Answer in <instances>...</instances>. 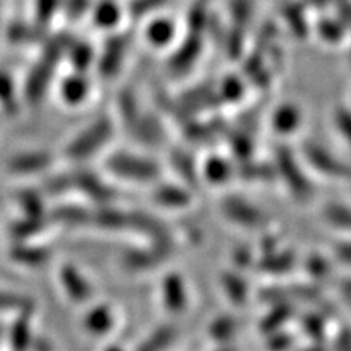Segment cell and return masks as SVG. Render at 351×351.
Instances as JSON below:
<instances>
[{
	"instance_id": "9a60e30c",
	"label": "cell",
	"mask_w": 351,
	"mask_h": 351,
	"mask_svg": "<svg viewBox=\"0 0 351 351\" xmlns=\"http://www.w3.org/2000/svg\"><path fill=\"white\" fill-rule=\"evenodd\" d=\"M176 328L171 324H164L151 331L139 344L136 351H166L174 341Z\"/></svg>"
},
{
	"instance_id": "9c48e42d",
	"label": "cell",
	"mask_w": 351,
	"mask_h": 351,
	"mask_svg": "<svg viewBox=\"0 0 351 351\" xmlns=\"http://www.w3.org/2000/svg\"><path fill=\"white\" fill-rule=\"evenodd\" d=\"M197 170H199V179H204L214 188H223L236 178L234 164L217 152L210 154L202 164H197Z\"/></svg>"
},
{
	"instance_id": "5bb4252c",
	"label": "cell",
	"mask_w": 351,
	"mask_h": 351,
	"mask_svg": "<svg viewBox=\"0 0 351 351\" xmlns=\"http://www.w3.org/2000/svg\"><path fill=\"white\" fill-rule=\"evenodd\" d=\"M49 250L38 245H28V241H16L15 246L10 250V258L19 265L25 267H40L44 262L49 261Z\"/></svg>"
},
{
	"instance_id": "ba28073f",
	"label": "cell",
	"mask_w": 351,
	"mask_h": 351,
	"mask_svg": "<svg viewBox=\"0 0 351 351\" xmlns=\"http://www.w3.org/2000/svg\"><path fill=\"white\" fill-rule=\"evenodd\" d=\"M151 197L162 210H183L192 204L191 188L182 183H162L160 180L152 184Z\"/></svg>"
},
{
	"instance_id": "d4e9b609",
	"label": "cell",
	"mask_w": 351,
	"mask_h": 351,
	"mask_svg": "<svg viewBox=\"0 0 351 351\" xmlns=\"http://www.w3.org/2000/svg\"><path fill=\"white\" fill-rule=\"evenodd\" d=\"M5 332H6V326L0 324V343H2L5 339Z\"/></svg>"
},
{
	"instance_id": "2e32d148",
	"label": "cell",
	"mask_w": 351,
	"mask_h": 351,
	"mask_svg": "<svg viewBox=\"0 0 351 351\" xmlns=\"http://www.w3.org/2000/svg\"><path fill=\"white\" fill-rule=\"evenodd\" d=\"M302 116L295 107H281L272 117V128L280 136H290L299 130Z\"/></svg>"
},
{
	"instance_id": "ac0fdd59",
	"label": "cell",
	"mask_w": 351,
	"mask_h": 351,
	"mask_svg": "<svg viewBox=\"0 0 351 351\" xmlns=\"http://www.w3.org/2000/svg\"><path fill=\"white\" fill-rule=\"evenodd\" d=\"M224 289H226V294L230 300H233L234 303L243 302L247 298V284L240 280L237 276H232L227 277L224 280Z\"/></svg>"
},
{
	"instance_id": "7a4b0ae2",
	"label": "cell",
	"mask_w": 351,
	"mask_h": 351,
	"mask_svg": "<svg viewBox=\"0 0 351 351\" xmlns=\"http://www.w3.org/2000/svg\"><path fill=\"white\" fill-rule=\"evenodd\" d=\"M276 178L295 201L306 202L313 193L311 171L307 170L300 154H294L289 148H280L274 157Z\"/></svg>"
},
{
	"instance_id": "44dd1931",
	"label": "cell",
	"mask_w": 351,
	"mask_h": 351,
	"mask_svg": "<svg viewBox=\"0 0 351 351\" xmlns=\"http://www.w3.org/2000/svg\"><path fill=\"white\" fill-rule=\"evenodd\" d=\"M306 269L309 271L313 277H322L329 272V262L324 256H309L306 259Z\"/></svg>"
},
{
	"instance_id": "cb8c5ba5",
	"label": "cell",
	"mask_w": 351,
	"mask_h": 351,
	"mask_svg": "<svg viewBox=\"0 0 351 351\" xmlns=\"http://www.w3.org/2000/svg\"><path fill=\"white\" fill-rule=\"evenodd\" d=\"M103 351H126L123 347L120 346H116V344H112V346H107Z\"/></svg>"
},
{
	"instance_id": "52a82bcc",
	"label": "cell",
	"mask_w": 351,
	"mask_h": 351,
	"mask_svg": "<svg viewBox=\"0 0 351 351\" xmlns=\"http://www.w3.org/2000/svg\"><path fill=\"white\" fill-rule=\"evenodd\" d=\"M59 282L66 298L73 303H85L93 299L94 285L81 269L66 263L59 271Z\"/></svg>"
},
{
	"instance_id": "8992f818",
	"label": "cell",
	"mask_w": 351,
	"mask_h": 351,
	"mask_svg": "<svg viewBox=\"0 0 351 351\" xmlns=\"http://www.w3.org/2000/svg\"><path fill=\"white\" fill-rule=\"evenodd\" d=\"M160 303L170 316H179L191 306V291L186 280L178 272H170L160 284Z\"/></svg>"
},
{
	"instance_id": "603a6c76",
	"label": "cell",
	"mask_w": 351,
	"mask_h": 351,
	"mask_svg": "<svg viewBox=\"0 0 351 351\" xmlns=\"http://www.w3.org/2000/svg\"><path fill=\"white\" fill-rule=\"evenodd\" d=\"M334 255L339 263L351 267V237H344L343 241H339L334 249Z\"/></svg>"
},
{
	"instance_id": "7402d4cb",
	"label": "cell",
	"mask_w": 351,
	"mask_h": 351,
	"mask_svg": "<svg viewBox=\"0 0 351 351\" xmlns=\"http://www.w3.org/2000/svg\"><path fill=\"white\" fill-rule=\"evenodd\" d=\"M236 322L233 321H226V319H221L218 321L214 328L210 329V332L214 338L219 339V341H227V338L232 337L233 334H236Z\"/></svg>"
},
{
	"instance_id": "d6986e66",
	"label": "cell",
	"mask_w": 351,
	"mask_h": 351,
	"mask_svg": "<svg viewBox=\"0 0 351 351\" xmlns=\"http://www.w3.org/2000/svg\"><path fill=\"white\" fill-rule=\"evenodd\" d=\"M19 205L25 217H43V202L34 192H24L19 197Z\"/></svg>"
},
{
	"instance_id": "3957f363",
	"label": "cell",
	"mask_w": 351,
	"mask_h": 351,
	"mask_svg": "<svg viewBox=\"0 0 351 351\" xmlns=\"http://www.w3.org/2000/svg\"><path fill=\"white\" fill-rule=\"evenodd\" d=\"M299 154L311 174L331 182L351 183V161L337 156L319 142H306Z\"/></svg>"
},
{
	"instance_id": "277c9868",
	"label": "cell",
	"mask_w": 351,
	"mask_h": 351,
	"mask_svg": "<svg viewBox=\"0 0 351 351\" xmlns=\"http://www.w3.org/2000/svg\"><path fill=\"white\" fill-rule=\"evenodd\" d=\"M113 138V125L110 120L101 119L81 130L64 148L68 160L81 162L88 161L100 154Z\"/></svg>"
},
{
	"instance_id": "e0dca14e",
	"label": "cell",
	"mask_w": 351,
	"mask_h": 351,
	"mask_svg": "<svg viewBox=\"0 0 351 351\" xmlns=\"http://www.w3.org/2000/svg\"><path fill=\"white\" fill-rule=\"evenodd\" d=\"M34 312V302L27 295L14 291L0 290V313L16 315H32Z\"/></svg>"
},
{
	"instance_id": "30bf717a",
	"label": "cell",
	"mask_w": 351,
	"mask_h": 351,
	"mask_svg": "<svg viewBox=\"0 0 351 351\" xmlns=\"http://www.w3.org/2000/svg\"><path fill=\"white\" fill-rule=\"evenodd\" d=\"M82 325L88 334L94 337H107L116 329L117 316L112 306L97 303L85 312Z\"/></svg>"
},
{
	"instance_id": "7c38bea8",
	"label": "cell",
	"mask_w": 351,
	"mask_h": 351,
	"mask_svg": "<svg viewBox=\"0 0 351 351\" xmlns=\"http://www.w3.org/2000/svg\"><path fill=\"white\" fill-rule=\"evenodd\" d=\"M32 315H16L14 322L6 328L5 339L12 351H28L36 339L31 324Z\"/></svg>"
},
{
	"instance_id": "6da1fadb",
	"label": "cell",
	"mask_w": 351,
	"mask_h": 351,
	"mask_svg": "<svg viewBox=\"0 0 351 351\" xmlns=\"http://www.w3.org/2000/svg\"><path fill=\"white\" fill-rule=\"evenodd\" d=\"M104 169L112 178L132 184L152 186L162 178L161 164L144 152L119 149L106 158Z\"/></svg>"
},
{
	"instance_id": "8fae6325",
	"label": "cell",
	"mask_w": 351,
	"mask_h": 351,
	"mask_svg": "<svg viewBox=\"0 0 351 351\" xmlns=\"http://www.w3.org/2000/svg\"><path fill=\"white\" fill-rule=\"evenodd\" d=\"M321 219L334 232L351 237V204L329 201L321 208Z\"/></svg>"
},
{
	"instance_id": "ffe728a7",
	"label": "cell",
	"mask_w": 351,
	"mask_h": 351,
	"mask_svg": "<svg viewBox=\"0 0 351 351\" xmlns=\"http://www.w3.org/2000/svg\"><path fill=\"white\" fill-rule=\"evenodd\" d=\"M334 128L338 138L351 149V113L338 112L334 119Z\"/></svg>"
},
{
	"instance_id": "4fadbf2b",
	"label": "cell",
	"mask_w": 351,
	"mask_h": 351,
	"mask_svg": "<svg viewBox=\"0 0 351 351\" xmlns=\"http://www.w3.org/2000/svg\"><path fill=\"white\" fill-rule=\"evenodd\" d=\"M53 164V157L47 152H24L10 158L8 167L15 174H37L47 170Z\"/></svg>"
},
{
	"instance_id": "5b68a950",
	"label": "cell",
	"mask_w": 351,
	"mask_h": 351,
	"mask_svg": "<svg viewBox=\"0 0 351 351\" xmlns=\"http://www.w3.org/2000/svg\"><path fill=\"white\" fill-rule=\"evenodd\" d=\"M219 213L227 221L245 230H261L269 219L255 202L240 195H227L219 204Z\"/></svg>"
}]
</instances>
